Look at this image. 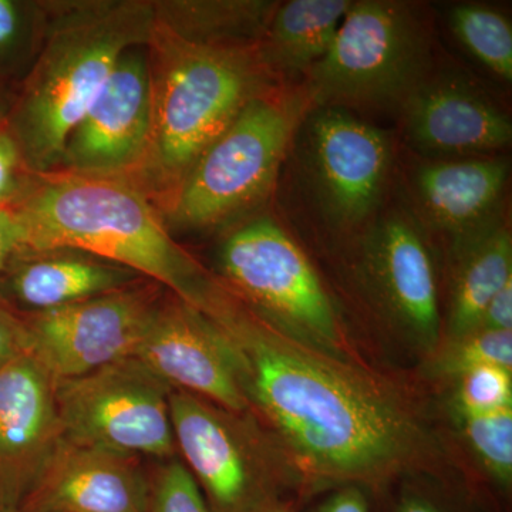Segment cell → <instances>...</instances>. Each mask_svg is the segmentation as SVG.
Listing matches in <instances>:
<instances>
[{
  "instance_id": "8fae6325",
  "label": "cell",
  "mask_w": 512,
  "mask_h": 512,
  "mask_svg": "<svg viewBox=\"0 0 512 512\" xmlns=\"http://www.w3.org/2000/svg\"><path fill=\"white\" fill-rule=\"evenodd\" d=\"M362 276L384 318L410 345L433 356L441 345L439 288L433 256L410 215L389 212L367 232Z\"/></svg>"
},
{
  "instance_id": "6da1fadb",
  "label": "cell",
  "mask_w": 512,
  "mask_h": 512,
  "mask_svg": "<svg viewBox=\"0 0 512 512\" xmlns=\"http://www.w3.org/2000/svg\"><path fill=\"white\" fill-rule=\"evenodd\" d=\"M234 342L251 413L313 491L357 485L376 495L430 471L436 441L412 407L353 362L286 338L228 289L208 316Z\"/></svg>"
},
{
  "instance_id": "603a6c76",
  "label": "cell",
  "mask_w": 512,
  "mask_h": 512,
  "mask_svg": "<svg viewBox=\"0 0 512 512\" xmlns=\"http://www.w3.org/2000/svg\"><path fill=\"white\" fill-rule=\"evenodd\" d=\"M454 36L471 55L498 77L512 80V28L498 10L481 5H457L448 15Z\"/></svg>"
},
{
  "instance_id": "83f0119b",
  "label": "cell",
  "mask_w": 512,
  "mask_h": 512,
  "mask_svg": "<svg viewBox=\"0 0 512 512\" xmlns=\"http://www.w3.org/2000/svg\"><path fill=\"white\" fill-rule=\"evenodd\" d=\"M23 355H28L23 315L16 313L8 302L0 298V369Z\"/></svg>"
},
{
  "instance_id": "d4e9b609",
  "label": "cell",
  "mask_w": 512,
  "mask_h": 512,
  "mask_svg": "<svg viewBox=\"0 0 512 512\" xmlns=\"http://www.w3.org/2000/svg\"><path fill=\"white\" fill-rule=\"evenodd\" d=\"M481 366L512 369V330L477 329L461 338L446 340L433 355L431 372L457 379Z\"/></svg>"
},
{
  "instance_id": "ac0fdd59",
  "label": "cell",
  "mask_w": 512,
  "mask_h": 512,
  "mask_svg": "<svg viewBox=\"0 0 512 512\" xmlns=\"http://www.w3.org/2000/svg\"><path fill=\"white\" fill-rule=\"evenodd\" d=\"M508 175L504 158L429 160L414 171L413 187L431 227L454 238L498 218Z\"/></svg>"
},
{
  "instance_id": "d6986e66",
  "label": "cell",
  "mask_w": 512,
  "mask_h": 512,
  "mask_svg": "<svg viewBox=\"0 0 512 512\" xmlns=\"http://www.w3.org/2000/svg\"><path fill=\"white\" fill-rule=\"evenodd\" d=\"M5 272L6 295L32 313L63 308L146 279L124 266L70 249L20 252Z\"/></svg>"
},
{
  "instance_id": "277c9868",
  "label": "cell",
  "mask_w": 512,
  "mask_h": 512,
  "mask_svg": "<svg viewBox=\"0 0 512 512\" xmlns=\"http://www.w3.org/2000/svg\"><path fill=\"white\" fill-rule=\"evenodd\" d=\"M151 130L138 168L147 183L177 190L201 154L262 94L255 46L187 42L157 22L150 42Z\"/></svg>"
},
{
  "instance_id": "7402d4cb",
  "label": "cell",
  "mask_w": 512,
  "mask_h": 512,
  "mask_svg": "<svg viewBox=\"0 0 512 512\" xmlns=\"http://www.w3.org/2000/svg\"><path fill=\"white\" fill-rule=\"evenodd\" d=\"M276 8L278 3L264 0L154 2L158 23L187 42L207 46H255Z\"/></svg>"
},
{
  "instance_id": "9c48e42d",
  "label": "cell",
  "mask_w": 512,
  "mask_h": 512,
  "mask_svg": "<svg viewBox=\"0 0 512 512\" xmlns=\"http://www.w3.org/2000/svg\"><path fill=\"white\" fill-rule=\"evenodd\" d=\"M167 383L136 357L56 382L63 440L143 460L174 458Z\"/></svg>"
},
{
  "instance_id": "1f68e13d",
  "label": "cell",
  "mask_w": 512,
  "mask_h": 512,
  "mask_svg": "<svg viewBox=\"0 0 512 512\" xmlns=\"http://www.w3.org/2000/svg\"><path fill=\"white\" fill-rule=\"evenodd\" d=\"M308 512H373L369 493L357 485L333 487Z\"/></svg>"
},
{
  "instance_id": "f1b7e54d",
  "label": "cell",
  "mask_w": 512,
  "mask_h": 512,
  "mask_svg": "<svg viewBox=\"0 0 512 512\" xmlns=\"http://www.w3.org/2000/svg\"><path fill=\"white\" fill-rule=\"evenodd\" d=\"M390 512H470L467 505L457 503L454 498H448L443 493H436L426 488H403L397 495L396 501L390 505Z\"/></svg>"
},
{
  "instance_id": "4316f807",
  "label": "cell",
  "mask_w": 512,
  "mask_h": 512,
  "mask_svg": "<svg viewBox=\"0 0 512 512\" xmlns=\"http://www.w3.org/2000/svg\"><path fill=\"white\" fill-rule=\"evenodd\" d=\"M147 512H211L200 487L180 460L164 461L151 476Z\"/></svg>"
},
{
  "instance_id": "8992f818",
  "label": "cell",
  "mask_w": 512,
  "mask_h": 512,
  "mask_svg": "<svg viewBox=\"0 0 512 512\" xmlns=\"http://www.w3.org/2000/svg\"><path fill=\"white\" fill-rule=\"evenodd\" d=\"M225 286L286 338L352 362L335 306L302 249L269 218L232 232L218 254Z\"/></svg>"
},
{
  "instance_id": "4dcf8cb0",
  "label": "cell",
  "mask_w": 512,
  "mask_h": 512,
  "mask_svg": "<svg viewBox=\"0 0 512 512\" xmlns=\"http://www.w3.org/2000/svg\"><path fill=\"white\" fill-rule=\"evenodd\" d=\"M22 156L8 128L0 126V207L9 205L18 190V171Z\"/></svg>"
},
{
  "instance_id": "5b68a950",
  "label": "cell",
  "mask_w": 512,
  "mask_h": 512,
  "mask_svg": "<svg viewBox=\"0 0 512 512\" xmlns=\"http://www.w3.org/2000/svg\"><path fill=\"white\" fill-rule=\"evenodd\" d=\"M170 412L175 448L211 512H262L285 498L315 495L254 414L177 389Z\"/></svg>"
},
{
  "instance_id": "44dd1931",
  "label": "cell",
  "mask_w": 512,
  "mask_h": 512,
  "mask_svg": "<svg viewBox=\"0 0 512 512\" xmlns=\"http://www.w3.org/2000/svg\"><path fill=\"white\" fill-rule=\"evenodd\" d=\"M350 0H292L278 5L258 52L265 69L308 74L325 57L349 12Z\"/></svg>"
},
{
  "instance_id": "52a82bcc",
  "label": "cell",
  "mask_w": 512,
  "mask_h": 512,
  "mask_svg": "<svg viewBox=\"0 0 512 512\" xmlns=\"http://www.w3.org/2000/svg\"><path fill=\"white\" fill-rule=\"evenodd\" d=\"M430 74L426 30L404 3L353 2L329 52L308 72L320 107H402Z\"/></svg>"
},
{
  "instance_id": "4fadbf2b",
  "label": "cell",
  "mask_w": 512,
  "mask_h": 512,
  "mask_svg": "<svg viewBox=\"0 0 512 512\" xmlns=\"http://www.w3.org/2000/svg\"><path fill=\"white\" fill-rule=\"evenodd\" d=\"M151 130L150 60L144 46L120 56L106 86L64 144L69 174L113 177L138 167Z\"/></svg>"
},
{
  "instance_id": "30bf717a",
  "label": "cell",
  "mask_w": 512,
  "mask_h": 512,
  "mask_svg": "<svg viewBox=\"0 0 512 512\" xmlns=\"http://www.w3.org/2000/svg\"><path fill=\"white\" fill-rule=\"evenodd\" d=\"M140 279L96 298L23 315L28 355L56 382L133 357L165 295Z\"/></svg>"
},
{
  "instance_id": "ba28073f",
  "label": "cell",
  "mask_w": 512,
  "mask_h": 512,
  "mask_svg": "<svg viewBox=\"0 0 512 512\" xmlns=\"http://www.w3.org/2000/svg\"><path fill=\"white\" fill-rule=\"evenodd\" d=\"M292 104L259 94L192 165L173 192L175 227H220L259 204L271 188L291 141Z\"/></svg>"
},
{
  "instance_id": "3957f363",
  "label": "cell",
  "mask_w": 512,
  "mask_h": 512,
  "mask_svg": "<svg viewBox=\"0 0 512 512\" xmlns=\"http://www.w3.org/2000/svg\"><path fill=\"white\" fill-rule=\"evenodd\" d=\"M154 2H93L57 16L26 80L10 133L36 173L62 164L64 144L126 50L147 46Z\"/></svg>"
},
{
  "instance_id": "e575fe53",
  "label": "cell",
  "mask_w": 512,
  "mask_h": 512,
  "mask_svg": "<svg viewBox=\"0 0 512 512\" xmlns=\"http://www.w3.org/2000/svg\"><path fill=\"white\" fill-rule=\"evenodd\" d=\"M309 498L312 497L296 495V497L285 498V500L278 501V503L271 505L262 512H302L303 505Z\"/></svg>"
},
{
  "instance_id": "7c38bea8",
  "label": "cell",
  "mask_w": 512,
  "mask_h": 512,
  "mask_svg": "<svg viewBox=\"0 0 512 512\" xmlns=\"http://www.w3.org/2000/svg\"><path fill=\"white\" fill-rule=\"evenodd\" d=\"M133 357L171 389L229 412L251 413L234 342L214 320L177 296L164 298Z\"/></svg>"
},
{
  "instance_id": "7a4b0ae2",
  "label": "cell",
  "mask_w": 512,
  "mask_h": 512,
  "mask_svg": "<svg viewBox=\"0 0 512 512\" xmlns=\"http://www.w3.org/2000/svg\"><path fill=\"white\" fill-rule=\"evenodd\" d=\"M13 208L23 228L22 252L96 256L156 282L204 315L224 293V284L174 241L147 195L123 178H50Z\"/></svg>"
},
{
  "instance_id": "5bb4252c",
  "label": "cell",
  "mask_w": 512,
  "mask_h": 512,
  "mask_svg": "<svg viewBox=\"0 0 512 512\" xmlns=\"http://www.w3.org/2000/svg\"><path fill=\"white\" fill-rule=\"evenodd\" d=\"M306 143L326 214L343 225L366 220L379 205L389 175V137L345 110L320 107L309 119Z\"/></svg>"
},
{
  "instance_id": "484cf974",
  "label": "cell",
  "mask_w": 512,
  "mask_h": 512,
  "mask_svg": "<svg viewBox=\"0 0 512 512\" xmlns=\"http://www.w3.org/2000/svg\"><path fill=\"white\" fill-rule=\"evenodd\" d=\"M454 380L453 409L457 416H478L512 407V369L481 366Z\"/></svg>"
},
{
  "instance_id": "836d02e7",
  "label": "cell",
  "mask_w": 512,
  "mask_h": 512,
  "mask_svg": "<svg viewBox=\"0 0 512 512\" xmlns=\"http://www.w3.org/2000/svg\"><path fill=\"white\" fill-rule=\"evenodd\" d=\"M477 329L495 332L512 330V279L485 306Z\"/></svg>"
},
{
  "instance_id": "cb8c5ba5",
  "label": "cell",
  "mask_w": 512,
  "mask_h": 512,
  "mask_svg": "<svg viewBox=\"0 0 512 512\" xmlns=\"http://www.w3.org/2000/svg\"><path fill=\"white\" fill-rule=\"evenodd\" d=\"M457 426L485 473L504 495L512 485V407L478 416H457Z\"/></svg>"
},
{
  "instance_id": "d6a6232c",
  "label": "cell",
  "mask_w": 512,
  "mask_h": 512,
  "mask_svg": "<svg viewBox=\"0 0 512 512\" xmlns=\"http://www.w3.org/2000/svg\"><path fill=\"white\" fill-rule=\"evenodd\" d=\"M23 251V228L13 205L0 207V275Z\"/></svg>"
},
{
  "instance_id": "d590c367",
  "label": "cell",
  "mask_w": 512,
  "mask_h": 512,
  "mask_svg": "<svg viewBox=\"0 0 512 512\" xmlns=\"http://www.w3.org/2000/svg\"><path fill=\"white\" fill-rule=\"evenodd\" d=\"M0 512H28V511H23V510H10V511H0Z\"/></svg>"
},
{
  "instance_id": "f546056e",
  "label": "cell",
  "mask_w": 512,
  "mask_h": 512,
  "mask_svg": "<svg viewBox=\"0 0 512 512\" xmlns=\"http://www.w3.org/2000/svg\"><path fill=\"white\" fill-rule=\"evenodd\" d=\"M25 26V6L13 0H0V62L18 52Z\"/></svg>"
},
{
  "instance_id": "e0dca14e",
  "label": "cell",
  "mask_w": 512,
  "mask_h": 512,
  "mask_svg": "<svg viewBox=\"0 0 512 512\" xmlns=\"http://www.w3.org/2000/svg\"><path fill=\"white\" fill-rule=\"evenodd\" d=\"M150 487L141 458L62 440L20 510L147 512Z\"/></svg>"
},
{
  "instance_id": "ffe728a7",
  "label": "cell",
  "mask_w": 512,
  "mask_h": 512,
  "mask_svg": "<svg viewBox=\"0 0 512 512\" xmlns=\"http://www.w3.org/2000/svg\"><path fill=\"white\" fill-rule=\"evenodd\" d=\"M511 279V234L498 218L451 238L447 340L477 330L485 306Z\"/></svg>"
},
{
  "instance_id": "2e32d148",
  "label": "cell",
  "mask_w": 512,
  "mask_h": 512,
  "mask_svg": "<svg viewBox=\"0 0 512 512\" xmlns=\"http://www.w3.org/2000/svg\"><path fill=\"white\" fill-rule=\"evenodd\" d=\"M404 133L429 160L483 157L510 146V117L460 76L429 74L403 106Z\"/></svg>"
},
{
  "instance_id": "9a60e30c",
  "label": "cell",
  "mask_w": 512,
  "mask_h": 512,
  "mask_svg": "<svg viewBox=\"0 0 512 512\" xmlns=\"http://www.w3.org/2000/svg\"><path fill=\"white\" fill-rule=\"evenodd\" d=\"M56 383L30 355L0 369V511L19 510L62 443Z\"/></svg>"
}]
</instances>
